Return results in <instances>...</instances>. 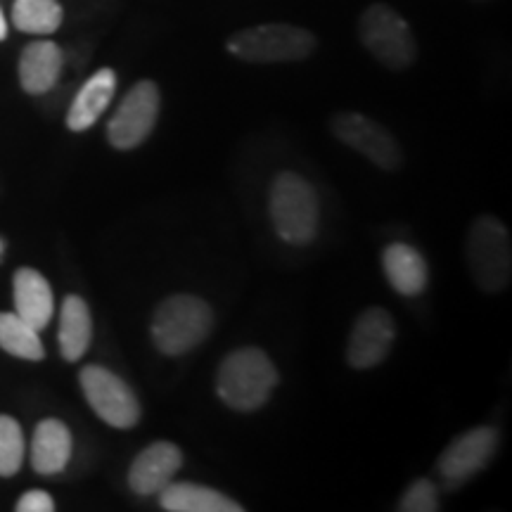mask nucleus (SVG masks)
I'll return each instance as SVG.
<instances>
[{"label": "nucleus", "instance_id": "39448f33", "mask_svg": "<svg viewBox=\"0 0 512 512\" xmlns=\"http://www.w3.org/2000/svg\"><path fill=\"white\" fill-rule=\"evenodd\" d=\"M467 266L479 290L498 294L510 285L512 240L510 230L496 216H479L467 233Z\"/></svg>", "mask_w": 512, "mask_h": 512}, {"label": "nucleus", "instance_id": "20e7f679", "mask_svg": "<svg viewBox=\"0 0 512 512\" xmlns=\"http://www.w3.org/2000/svg\"><path fill=\"white\" fill-rule=\"evenodd\" d=\"M316 36L287 22L256 24L228 38V53L252 64L299 62L313 55Z\"/></svg>", "mask_w": 512, "mask_h": 512}, {"label": "nucleus", "instance_id": "423d86ee", "mask_svg": "<svg viewBox=\"0 0 512 512\" xmlns=\"http://www.w3.org/2000/svg\"><path fill=\"white\" fill-rule=\"evenodd\" d=\"M363 46L377 62L389 69H408L415 62L418 46L413 31L399 12L384 3H375L361 15L358 22Z\"/></svg>", "mask_w": 512, "mask_h": 512}, {"label": "nucleus", "instance_id": "b1692460", "mask_svg": "<svg viewBox=\"0 0 512 512\" xmlns=\"http://www.w3.org/2000/svg\"><path fill=\"white\" fill-rule=\"evenodd\" d=\"M17 512H53L55 510V501L48 491H27L22 498L17 501Z\"/></svg>", "mask_w": 512, "mask_h": 512}, {"label": "nucleus", "instance_id": "9d476101", "mask_svg": "<svg viewBox=\"0 0 512 512\" xmlns=\"http://www.w3.org/2000/svg\"><path fill=\"white\" fill-rule=\"evenodd\" d=\"M498 444H501V434H498L494 427H475V430H467L456 437L444 448L437 460L439 475L446 479V482H467L479 472L484 470L486 465L491 463V458L496 456Z\"/></svg>", "mask_w": 512, "mask_h": 512}, {"label": "nucleus", "instance_id": "5701e85b", "mask_svg": "<svg viewBox=\"0 0 512 512\" xmlns=\"http://www.w3.org/2000/svg\"><path fill=\"white\" fill-rule=\"evenodd\" d=\"M401 512H434L439 510V491L430 479H415V482L403 491L399 501Z\"/></svg>", "mask_w": 512, "mask_h": 512}, {"label": "nucleus", "instance_id": "f8f14e48", "mask_svg": "<svg viewBox=\"0 0 512 512\" xmlns=\"http://www.w3.org/2000/svg\"><path fill=\"white\" fill-rule=\"evenodd\" d=\"M181 467V448L171 441H155L133 458L128 467V486L138 496H157L166 484L174 482Z\"/></svg>", "mask_w": 512, "mask_h": 512}, {"label": "nucleus", "instance_id": "4468645a", "mask_svg": "<svg viewBox=\"0 0 512 512\" xmlns=\"http://www.w3.org/2000/svg\"><path fill=\"white\" fill-rule=\"evenodd\" d=\"M12 290H15L17 316H22L38 332L48 328L50 318L55 313L53 287H50L48 280L34 268H19L15 280H12Z\"/></svg>", "mask_w": 512, "mask_h": 512}, {"label": "nucleus", "instance_id": "7ed1b4c3", "mask_svg": "<svg viewBox=\"0 0 512 512\" xmlns=\"http://www.w3.org/2000/svg\"><path fill=\"white\" fill-rule=\"evenodd\" d=\"M268 211L278 238L287 245L304 247L318 233V200L316 190L304 176L283 171L275 176L268 195Z\"/></svg>", "mask_w": 512, "mask_h": 512}, {"label": "nucleus", "instance_id": "9b49d317", "mask_svg": "<svg viewBox=\"0 0 512 512\" xmlns=\"http://www.w3.org/2000/svg\"><path fill=\"white\" fill-rule=\"evenodd\" d=\"M396 323L392 313L382 306L366 309L356 318L347 342V363L356 370L380 366L394 347Z\"/></svg>", "mask_w": 512, "mask_h": 512}, {"label": "nucleus", "instance_id": "f257e3e1", "mask_svg": "<svg viewBox=\"0 0 512 512\" xmlns=\"http://www.w3.org/2000/svg\"><path fill=\"white\" fill-rule=\"evenodd\" d=\"M278 382V370L264 349L242 347L223 358L216 375V394L233 411L254 413L271 399Z\"/></svg>", "mask_w": 512, "mask_h": 512}, {"label": "nucleus", "instance_id": "a211bd4d", "mask_svg": "<svg viewBox=\"0 0 512 512\" xmlns=\"http://www.w3.org/2000/svg\"><path fill=\"white\" fill-rule=\"evenodd\" d=\"M72 458V432L62 420L38 422L31 439V465L38 475H57Z\"/></svg>", "mask_w": 512, "mask_h": 512}, {"label": "nucleus", "instance_id": "f3484780", "mask_svg": "<svg viewBox=\"0 0 512 512\" xmlns=\"http://www.w3.org/2000/svg\"><path fill=\"white\" fill-rule=\"evenodd\" d=\"M159 505L169 512H242L245 508L221 491L195 482H169L159 491Z\"/></svg>", "mask_w": 512, "mask_h": 512}, {"label": "nucleus", "instance_id": "a878e982", "mask_svg": "<svg viewBox=\"0 0 512 512\" xmlns=\"http://www.w3.org/2000/svg\"><path fill=\"white\" fill-rule=\"evenodd\" d=\"M0 254H3V242H0Z\"/></svg>", "mask_w": 512, "mask_h": 512}, {"label": "nucleus", "instance_id": "dca6fc26", "mask_svg": "<svg viewBox=\"0 0 512 512\" xmlns=\"http://www.w3.org/2000/svg\"><path fill=\"white\" fill-rule=\"evenodd\" d=\"M62 74V50L53 41H34L19 57V83L29 95H43Z\"/></svg>", "mask_w": 512, "mask_h": 512}, {"label": "nucleus", "instance_id": "6ab92c4d", "mask_svg": "<svg viewBox=\"0 0 512 512\" xmlns=\"http://www.w3.org/2000/svg\"><path fill=\"white\" fill-rule=\"evenodd\" d=\"M93 339V318L88 304L76 294L64 297L60 311V332H57V342L64 361L74 363L86 354Z\"/></svg>", "mask_w": 512, "mask_h": 512}, {"label": "nucleus", "instance_id": "f03ea898", "mask_svg": "<svg viewBox=\"0 0 512 512\" xmlns=\"http://www.w3.org/2000/svg\"><path fill=\"white\" fill-rule=\"evenodd\" d=\"M214 328V311L195 294H171L155 309L150 323L152 342L159 354L183 356L200 347Z\"/></svg>", "mask_w": 512, "mask_h": 512}, {"label": "nucleus", "instance_id": "412c9836", "mask_svg": "<svg viewBox=\"0 0 512 512\" xmlns=\"http://www.w3.org/2000/svg\"><path fill=\"white\" fill-rule=\"evenodd\" d=\"M62 17V5L57 0H15V8H12V24L24 34H55Z\"/></svg>", "mask_w": 512, "mask_h": 512}, {"label": "nucleus", "instance_id": "4be33fe9", "mask_svg": "<svg viewBox=\"0 0 512 512\" xmlns=\"http://www.w3.org/2000/svg\"><path fill=\"white\" fill-rule=\"evenodd\" d=\"M24 463L22 427L10 415H0V477L17 475Z\"/></svg>", "mask_w": 512, "mask_h": 512}, {"label": "nucleus", "instance_id": "393cba45", "mask_svg": "<svg viewBox=\"0 0 512 512\" xmlns=\"http://www.w3.org/2000/svg\"><path fill=\"white\" fill-rule=\"evenodd\" d=\"M5 38H8V22H5L3 10H0V41H5Z\"/></svg>", "mask_w": 512, "mask_h": 512}, {"label": "nucleus", "instance_id": "ddd939ff", "mask_svg": "<svg viewBox=\"0 0 512 512\" xmlns=\"http://www.w3.org/2000/svg\"><path fill=\"white\" fill-rule=\"evenodd\" d=\"M382 268L389 285L403 297H418L430 283V268L425 256L406 242H394L382 252Z\"/></svg>", "mask_w": 512, "mask_h": 512}, {"label": "nucleus", "instance_id": "1a4fd4ad", "mask_svg": "<svg viewBox=\"0 0 512 512\" xmlns=\"http://www.w3.org/2000/svg\"><path fill=\"white\" fill-rule=\"evenodd\" d=\"M332 133L373 162L382 171H399L403 166V152L396 138L384 128L380 121L358 112H342L332 119Z\"/></svg>", "mask_w": 512, "mask_h": 512}, {"label": "nucleus", "instance_id": "6e6552de", "mask_svg": "<svg viewBox=\"0 0 512 512\" xmlns=\"http://www.w3.org/2000/svg\"><path fill=\"white\" fill-rule=\"evenodd\" d=\"M162 107V95L155 81H138L119 102L117 112L107 124V138L117 150H133L143 145L155 131Z\"/></svg>", "mask_w": 512, "mask_h": 512}, {"label": "nucleus", "instance_id": "0eeeda50", "mask_svg": "<svg viewBox=\"0 0 512 512\" xmlns=\"http://www.w3.org/2000/svg\"><path fill=\"white\" fill-rule=\"evenodd\" d=\"M83 396L102 422L114 430H131L140 420V401L133 389L102 366H86L79 375Z\"/></svg>", "mask_w": 512, "mask_h": 512}, {"label": "nucleus", "instance_id": "aec40b11", "mask_svg": "<svg viewBox=\"0 0 512 512\" xmlns=\"http://www.w3.org/2000/svg\"><path fill=\"white\" fill-rule=\"evenodd\" d=\"M0 349L8 354L24 358V361H43L46 349H43L38 330L17 313H0Z\"/></svg>", "mask_w": 512, "mask_h": 512}, {"label": "nucleus", "instance_id": "2eb2a0df", "mask_svg": "<svg viewBox=\"0 0 512 512\" xmlns=\"http://www.w3.org/2000/svg\"><path fill=\"white\" fill-rule=\"evenodd\" d=\"M114 91H117V74L107 67L95 72L76 93L72 107L67 112V126L81 133L98 124V119L110 107Z\"/></svg>", "mask_w": 512, "mask_h": 512}]
</instances>
